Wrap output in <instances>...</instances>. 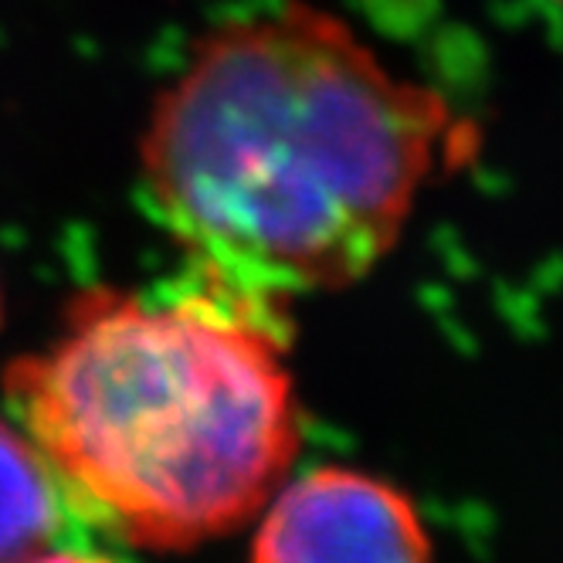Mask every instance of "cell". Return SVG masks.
<instances>
[{
	"mask_svg": "<svg viewBox=\"0 0 563 563\" xmlns=\"http://www.w3.org/2000/svg\"><path fill=\"white\" fill-rule=\"evenodd\" d=\"M475 150L438 89L306 0L205 31L140 140L153 218L197 278L289 309L367 278Z\"/></svg>",
	"mask_w": 563,
	"mask_h": 563,
	"instance_id": "obj_1",
	"label": "cell"
},
{
	"mask_svg": "<svg viewBox=\"0 0 563 563\" xmlns=\"http://www.w3.org/2000/svg\"><path fill=\"white\" fill-rule=\"evenodd\" d=\"M286 312L200 278L174 302L86 289L4 387L96 522L146 550H190L262 512L299 452Z\"/></svg>",
	"mask_w": 563,
	"mask_h": 563,
	"instance_id": "obj_2",
	"label": "cell"
},
{
	"mask_svg": "<svg viewBox=\"0 0 563 563\" xmlns=\"http://www.w3.org/2000/svg\"><path fill=\"white\" fill-rule=\"evenodd\" d=\"M252 563H431V537L394 482L323 465L265 503Z\"/></svg>",
	"mask_w": 563,
	"mask_h": 563,
	"instance_id": "obj_3",
	"label": "cell"
},
{
	"mask_svg": "<svg viewBox=\"0 0 563 563\" xmlns=\"http://www.w3.org/2000/svg\"><path fill=\"white\" fill-rule=\"evenodd\" d=\"M55 472L31 441L0 421V563H27L58 530Z\"/></svg>",
	"mask_w": 563,
	"mask_h": 563,
	"instance_id": "obj_4",
	"label": "cell"
},
{
	"mask_svg": "<svg viewBox=\"0 0 563 563\" xmlns=\"http://www.w3.org/2000/svg\"><path fill=\"white\" fill-rule=\"evenodd\" d=\"M27 563H115V560H109V556H92V553H37L34 560H27Z\"/></svg>",
	"mask_w": 563,
	"mask_h": 563,
	"instance_id": "obj_5",
	"label": "cell"
},
{
	"mask_svg": "<svg viewBox=\"0 0 563 563\" xmlns=\"http://www.w3.org/2000/svg\"><path fill=\"white\" fill-rule=\"evenodd\" d=\"M553 4H560V8H563V0H553Z\"/></svg>",
	"mask_w": 563,
	"mask_h": 563,
	"instance_id": "obj_6",
	"label": "cell"
}]
</instances>
